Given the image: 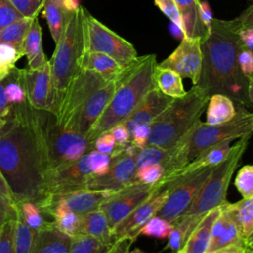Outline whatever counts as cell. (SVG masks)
<instances>
[{
  "label": "cell",
  "instance_id": "obj_1",
  "mask_svg": "<svg viewBox=\"0 0 253 253\" xmlns=\"http://www.w3.org/2000/svg\"><path fill=\"white\" fill-rule=\"evenodd\" d=\"M0 131V172L15 203L43 197L45 165L28 101L12 105Z\"/></svg>",
  "mask_w": 253,
  "mask_h": 253
},
{
  "label": "cell",
  "instance_id": "obj_2",
  "mask_svg": "<svg viewBox=\"0 0 253 253\" xmlns=\"http://www.w3.org/2000/svg\"><path fill=\"white\" fill-rule=\"evenodd\" d=\"M243 48L230 21L212 19L210 32L201 40L202 70L196 83L209 96L221 94L230 98L236 106L251 109L253 82L241 72L238 53Z\"/></svg>",
  "mask_w": 253,
  "mask_h": 253
},
{
  "label": "cell",
  "instance_id": "obj_3",
  "mask_svg": "<svg viewBox=\"0 0 253 253\" xmlns=\"http://www.w3.org/2000/svg\"><path fill=\"white\" fill-rule=\"evenodd\" d=\"M157 66L155 54L136 56L116 76V88L107 107L85 137L94 139L113 126L123 123L137 107L144 96L155 88L153 73Z\"/></svg>",
  "mask_w": 253,
  "mask_h": 253
},
{
  "label": "cell",
  "instance_id": "obj_4",
  "mask_svg": "<svg viewBox=\"0 0 253 253\" xmlns=\"http://www.w3.org/2000/svg\"><path fill=\"white\" fill-rule=\"evenodd\" d=\"M253 114L242 106H236L232 120L218 125H209L199 120L172 146V161L162 180L173 178L180 169L192 161L199 153L226 138H240L252 134Z\"/></svg>",
  "mask_w": 253,
  "mask_h": 253
},
{
  "label": "cell",
  "instance_id": "obj_5",
  "mask_svg": "<svg viewBox=\"0 0 253 253\" xmlns=\"http://www.w3.org/2000/svg\"><path fill=\"white\" fill-rule=\"evenodd\" d=\"M209 98L206 90L193 85L183 97L173 99L149 126L146 144L162 148L175 145L200 120Z\"/></svg>",
  "mask_w": 253,
  "mask_h": 253
},
{
  "label": "cell",
  "instance_id": "obj_6",
  "mask_svg": "<svg viewBox=\"0 0 253 253\" xmlns=\"http://www.w3.org/2000/svg\"><path fill=\"white\" fill-rule=\"evenodd\" d=\"M34 122L44 160L45 175L94 149L93 141L88 140L84 134L61 126L51 112L34 108Z\"/></svg>",
  "mask_w": 253,
  "mask_h": 253
},
{
  "label": "cell",
  "instance_id": "obj_7",
  "mask_svg": "<svg viewBox=\"0 0 253 253\" xmlns=\"http://www.w3.org/2000/svg\"><path fill=\"white\" fill-rule=\"evenodd\" d=\"M81 5L68 16L64 30L55 43V49L48 60L54 93L55 115L63 94L80 68L83 52V27Z\"/></svg>",
  "mask_w": 253,
  "mask_h": 253
},
{
  "label": "cell",
  "instance_id": "obj_8",
  "mask_svg": "<svg viewBox=\"0 0 253 253\" xmlns=\"http://www.w3.org/2000/svg\"><path fill=\"white\" fill-rule=\"evenodd\" d=\"M250 137L251 134L244 135L231 145L226 157L213 166L208 180L191 206L181 216L202 218L210 211L227 202L226 194L230 180L242 159Z\"/></svg>",
  "mask_w": 253,
  "mask_h": 253
},
{
  "label": "cell",
  "instance_id": "obj_9",
  "mask_svg": "<svg viewBox=\"0 0 253 253\" xmlns=\"http://www.w3.org/2000/svg\"><path fill=\"white\" fill-rule=\"evenodd\" d=\"M110 164V155L92 149L78 160L48 172L44 177L43 197L84 190L87 181L106 174Z\"/></svg>",
  "mask_w": 253,
  "mask_h": 253
},
{
  "label": "cell",
  "instance_id": "obj_10",
  "mask_svg": "<svg viewBox=\"0 0 253 253\" xmlns=\"http://www.w3.org/2000/svg\"><path fill=\"white\" fill-rule=\"evenodd\" d=\"M81 12L84 52L107 54L122 66L136 58L137 52L130 42L98 21L84 7H81Z\"/></svg>",
  "mask_w": 253,
  "mask_h": 253
},
{
  "label": "cell",
  "instance_id": "obj_11",
  "mask_svg": "<svg viewBox=\"0 0 253 253\" xmlns=\"http://www.w3.org/2000/svg\"><path fill=\"white\" fill-rule=\"evenodd\" d=\"M213 166L200 168L170 180L166 199L156 215L171 223L179 218L191 206L198 193L208 180Z\"/></svg>",
  "mask_w": 253,
  "mask_h": 253
},
{
  "label": "cell",
  "instance_id": "obj_12",
  "mask_svg": "<svg viewBox=\"0 0 253 253\" xmlns=\"http://www.w3.org/2000/svg\"><path fill=\"white\" fill-rule=\"evenodd\" d=\"M109 81L94 71L80 69L67 86L54 115L58 124L68 129L79 109L93 93Z\"/></svg>",
  "mask_w": 253,
  "mask_h": 253
},
{
  "label": "cell",
  "instance_id": "obj_13",
  "mask_svg": "<svg viewBox=\"0 0 253 253\" xmlns=\"http://www.w3.org/2000/svg\"><path fill=\"white\" fill-rule=\"evenodd\" d=\"M111 156V164L106 174L91 177L84 190L116 192L135 181L136 165L133 157L125 151V145L115 147Z\"/></svg>",
  "mask_w": 253,
  "mask_h": 253
},
{
  "label": "cell",
  "instance_id": "obj_14",
  "mask_svg": "<svg viewBox=\"0 0 253 253\" xmlns=\"http://www.w3.org/2000/svg\"><path fill=\"white\" fill-rule=\"evenodd\" d=\"M159 183L160 181L155 185H146L134 182L119 191L113 192L99 208L105 213L111 230L148 198Z\"/></svg>",
  "mask_w": 253,
  "mask_h": 253
},
{
  "label": "cell",
  "instance_id": "obj_15",
  "mask_svg": "<svg viewBox=\"0 0 253 253\" xmlns=\"http://www.w3.org/2000/svg\"><path fill=\"white\" fill-rule=\"evenodd\" d=\"M19 78L26 93L28 103L37 110L53 114L54 93L48 60L39 69L19 68Z\"/></svg>",
  "mask_w": 253,
  "mask_h": 253
},
{
  "label": "cell",
  "instance_id": "obj_16",
  "mask_svg": "<svg viewBox=\"0 0 253 253\" xmlns=\"http://www.w3.org/2000/svg\"><path fill=\"white\" fill-rule=\"evenodd\" d=\"M169 187V181L161 180L158 187L150 194V196L139 204L125 219H123L111 230L114 240L123 236H128L135 241L137 238L136 232L138 229L152 216L156 215L157 211L163 205Z\"/></svg>",
  "mask_w": 253,
  "mask_h": 253
},
{
  "label": "cell",
  "instance_id": "obj_17",
  "mask_svg": "<svg viewBox=\"0 0 253 253\" xmlns=\"http://www.w3.org/2000/svg\"><path fill=\"white\" fill-rule=\"evenodd\" d=\"M112 193L108 191L77 190L64 194L47 195L37 206L45 216L47 211L52 208H62L81 215L99 210L100 205Z\"/></svg>",
  "mask_w": 253,
  "mask_h": 253
},
{
  "label": "cell",
  "instance_id": "obj_18",
  "mask_svg": "<svg viewBox=\"0 0 253 253\" xmlns=\"http://www.w3.org/2000/svg\"><path fill=\"white\" fill-rule=\"evenodd\" d=\"M157 65L172 69L182 78H190L193 85H196L202 70L201 39L183 36L177 48Z\"/></svg>",
  "mask_w": 253,
  "mask_h": 253
},
{
  "label": "cell",
  "instance_id": "obj_19",
  "mask_svg": "<svg viewBox=\"0 0 253 253\" xmlns=\"http://www.w3.org/2000/svg\"><path fill=\"white\" fill-rule=\"evenodd\" d=\"M236 245L247 247L234 215L233 204L225 202L220 206L219 214L212 224L207 252Z\"/></svg>",
  "mask_w": 253,
  "mask_h": 253
},
{
  "label": "cell",
  "instance_id": "obj_20",
  "mask_svg": "<svg viewBox=\"0 0 253 253\" xmlns=\"http://www.w3.org/2000/svg\"><path fill=\"white\" fill-rule=\"evenodd\" d=\"M116 78V77H115ZM112 79L98 89L74 116L68 129L86 134L107 107L116 88V80Z\"/></svg>",
  "mask_w": 253,
  "mask_h": 253
},
{
  "label": "cell",
  "instance_id": "obj_21",
  "mask_svg": "<svg viewBox=\"0 0 253 253\" xmlns=\"http://www.w3.org/2000/svg\"><path fill=\"white\" fill-rule=\"evenodd\" d=\"M170 98L158 89L152 88L132 111V113L123 122L130 134L132 128L139 125H151L154 119L172 102ZM130 136V135H129Z\"/></svg>",
  "mask_w": 253,
  "mask_h": 253
},
{
  "label": "cell",
  "instance_id": "obj_22",
  "mask_svg": "<svg viewBox=\"0 0 253 253\" xmlns=\"http://www.w3.org/2000/svg\"><path fill=\"white\" fill-rule=\"evenodd\" d=\"M183 23V36L203 40L210 32V27L203 19L200 0H173Z\"/></svg>",
  "mask_w": 253,
  "mask_h": 253
},
{
  "label": "cell",
  "instance_id": "obj_23",
  "mask_svg": "<svg viewBox=\"0 0 253 253\" xmlns=\"http://www.w3.org/2000/svg\"><path fill=\"white\" fill-rule=\"evenodd\" d=\"M72 237L54 225L37 230L29 253H68Z\"/></svg>",
  "mask_w": 253,
  "mask_h": 253
},
{
  "label": "cell",
  "instance_id": "obj_24",
  "mask_svg": "<svg viewBox=\"0 0 253 253\" xmlns=\"http://www.w3.org/2000/svg\"><path fill=\"white\" fill-rule=\"evenodd\" d=\"M219 211L220 206L207 212L192 230L178 253H206L211 240V227Z\"/></svg>",
  "mask_w": 253,
  "mask_h": 253
},
{
  "label": "cell",
  "instance_id": "obj_25",
  "mask_svg": "<svg viewBox=\"0 0 253 253\" xmlns=\"http://www.w3.org/2000/svg\"><path fill=\"white\" fill-rule=\"evenodd\" d=\"M125 151L133 157L137 169L154 164H160L164 167V174L171 164L173 155L172 147L162 148L146 144L141 148H137L131 145L130 142L125 145Z\"/></svg>",
  "mask_w": 253,
  "mask_h": 253
},
{
  "label": "cell",
  "instance_id": "obj_26",
  "mask_svg": "<svg viewBox=\"0 0 253 253\" xmlns=\"http://www.w3.org/2000/svg\"><path fill=\"white\" fill-rule=\"evenodd\" d=\"M21 52L27 57L30 69H39L47 61L42 49V33L38 17L32 22L23 42Z\"/></svg>",
  "mask_w": 253,
  "mask_h": 253
},
{
  "label": "cell",
  "instance_id": "obj_27",
  "mask_svg": "<svg viewBox=\"0 0 253 253\" xmlns=\"http://www.w3.org/2000/svg\"><path fill=\"white\" fill-rule=\"evenodd\" d=\"M234 139H232V138H226V139H223V140L213 144L211 147L206 148L201 153H199L192 161H190L182 169H180L174 177L187 174L189 172L198 170L200 168L217 165L228 154L230 147H231V142Z\"/></svg>",
  "mask_w": 253,
  "mask_h": 253
},
{
  "label": "cell",
  "instance_id": "obj_28",
  "mask_svg": "<svg viewBox=\"0 0 253 253\" xmlns=\"http://www.w3.org/2000/svg\"><path fill=\"white\" fill-rule=\"evenodd\" d=\"M79 234L94 236L109 243L115 241L111 233L108 219L100 209L80 215L78 235Z\"/></svg>",
  "mask_w": 253,
  "mask_h": 253
},
{
  "label": "cell",
  "instance_id": "obj_29",
  "mask_svg": "<svg viewBox=\"0 0 253 253\" xmlns=\"http://www.w3.org/2000/svg\"><path fill=\"white\" fill-rule=\"evenodd\" d=\"M80 68L94 71L108 80L114 79L124 68L111 56L100 52H82Z\"/></svg>",
  "mask_w": 253,
  "mask_h": 253
},
{
  "label": "cell",
  "instance_id": "obj_30",
  "mask_svg": "<svg viewBox=\"0 0 253 253\" xmlns=\"http://www.w3.org/2000/svg\"><path fill=\"white\" fill-rule=\"evenodd\" d=\"M206 124L218 125L233 119L236 113L235 103L225 95L213 94L207 104Z\"/></svg>",
  "mask_w": 253,
  "mask_h": 253
},
{
  "label": "cell",
  "instance_id": "obj_31",
  "mask_svg": "<svg viewBox=\"0 0 253 253\" xmlns=\"http://www.w3.org/2000/svg\"><path fill=\"white\" fill-rule=\"evenodd\" d=\"M153 82L156 89L173 99L181 98L187 92L184 89L183 78L169 68H163L157 65L153 73Z\"/></svg>",
  "mask_w": 253,
  "mask_h": 253
},
{
  "label": "cell",
  "instance_id": "obj_32",
  "mask_svg": "<svg viewBox=\"0 0 253 253\" xmlns=\"http://www.w3.org/2000/svg\"><path fill=\"white\" fill-rule=\"evenodd\" d=\"M71 12L67 11L61 0H45L42 7V14L48 25L50 35L56 43L64 30L68 16Z\"/></svg>",
  "mask_w": 253,
  "mask_h": 253
},
{
  "label": "cell",
  "instance_id": "obj_33",
  "mask_svg": "<svg viewBox=\"0 0 253 253\" xmlns=\"http://www.w3.org/2000/svg\"><path fill=\"white\" fill-rule=\"evenodd\" d=\"M233 210L245 245L253 248V197L233 203Z\"/></svg>",
  "mask_w": 253,
  "mask_h": 253
},
{
  "label": "cell",
  "instance_id": "obj_34",
  "mask_svg": "<svg viewBox=\"0 0 253 253\" xmlns=\"http://www.w3.org/2000/svg\"><path fill=\"white\" fill-rule=\"evenodd\" d=\"M234 33L237 35L240 44L245 49H253V5L247 8L233 20H229Z\"/></svg>",
  "mask_w": 253,
  "mask_h": 253
},
{
  "label": "cell",
  "instance_id": "obj_35",
  "mask_svg": "<svg viewBox=\"0 0 253 253\" xmlns=\"http://www.w3.org/2000/svg\"><path fill=\"white\" fill-rule=\"evenodd\" d=\"M35 18H21L0 31V43L14 46L21 51L25 37Z\"/></svg>",
  "mask_w": 253,
  "mask_h": 253
},
{
  "label": "cell",
  "instance_id": "obj_36",
  "mask_svg": "<svg viewBox=\"0 0 253 253\" xmlns=\"http://www.w3.org/2000/svg\"><path fill=\"white\" fill-rule=\"evenodd\" d=\"M112 244L94 236L79 234L72 237L68 253H108Z\"/></svg>",
  "mask_w": 253,
  "mask_h": 253
},
{
  "label": "cell",
  "instance_id": "obj_37",
  "mask_svg": "<svg viewBox=\"0 0 253 253\" xmlns=\"http://www.w3.org/2000/svg\"><path fill=\"white\" fill-rule=\"evenodd\" d=\"M36 231L33 230L25 221L17 204V217L14 234L15 253H29Z\"/></svg>",
  "mask_w": 253,
  "mask_h": 253
},
{
  "label": "cell",
  "instance_id": "obj_38",
  "mask_svg": "<svg viewBox=\"0 0 253 253\" xmlns=\"http://www.w3.org/2000/svg\"><path fill=\"white\" fill-rule=\"evenodd\" d=\"M19 209L22 212V215L26 223L35 231L53 225L51 220H45L44 214L39 209L36 203L26 201L17 203Z\"/></svg>",
  "mask_w": 253,
  "mask_h": 253
},
{
  "label": "cell",
  "instance_id": "obj_39",
  "mask_svg": "<svg viewBox=\"0 0 253 253\" xmlns=\"http://www.w3.org/2000/svg\"><path fill=\"white\" fill-rule=\"evenodd\" d=\"M172 226L173 225L170 221L154 215L138 229L136 232V237L139 235H144L158 239H167L172 230Z\"/></svg>",
  "mask_w": 253,
  "mask_h": 253
},
{
  "label": "cell",
  "instance_id": "obj_40",
  "mask_svg": "<svg viewBox=\"0 0 253 253\" xmlns=\"http://www.w3.org/2000/svg\"><path fill=\"white\" fill-rule=\"evenodd\" d=\"M18 70L19 68L15 66L9 75L3 79L7 100L10 105H18L27 101L26 93L19 78Z\"/></svg>",
  "mask_w": 253,
  "mask_h": 253
},
{
  "label": "cell",
  "instance_id": "obj_41",
  "mask_svg": "<svg viewBox=\"0 0 253 253\" xmlns=\"http://www.w3.org/2000/svg\"><path fill=\"white\" fill-rule=\"evenodd\" d=\"M234 185L242 198L253 197V167L250 164L242 166L234 180Z\"/></svg>",
  "mask_w": 253,
  "mask_h": 253
},
{
  "label": "cell",
  "instance_id": "obj_42",
  "mask_svg": "<svg viewBox=\"0 0 253 253\" xmlns=\"http://www.w3.org/2000/svg\"><path fill=\"white\" fill-rule=\"evenodd\" d=\"M164 176V167L160 164L145 166L136 170L135 181L146 185H155L162 180Z\"/></svg>",
  "mask_w": 253,
  "mask_h": 253
},
{
  "label": "cell",
  "instance_id": "obj_43",
  "mask_svg": "<svg viewBox=\"0 0 253 253\" xmlns=\"http://www.w3.org/2000/svg\"><path fill=\"white\" fill-rule=\"evenodd\" d=\"M16 217L9 218L0 231V253H15L14 234Z\"/></svg>",
  "mask_w": 253,
  "mask_h": 253
},
{
  "label": "cell",
  "instance_id": "obj_44",
  "mask_svg": "<svg viewBox=\"0 0 253 253\" xmlns=\"http://www.w3.org/2000/svg\"><path fill=\"white\" fill-rule=\"evenodd\" d=\"M14 8L25 18H36L44 5L45 0H9Z\"/></svg>",
  "mask_w": 253,
  "mask_h": 253
},
{
  "label": "cell",
  "instance_id": "obj_45",
  "mask_svg": "<svg viewBox=\"0 0 253 253\" xmlns=\"http://www.w3.org/2000/svg\"><path fill=\"white\" fill-rule=\"evenodd\" d=\"M155 5L163 12V14L173 23L175 24L183 34V23L181 20V16L179 10L174 3L173 0H154Z\"/></svg>",
  "mask_w": 253,
  "mask_h": 253
},
{
  "label": "cell",
  "instance_id": "obj_46",
  "mask_svg": "<svg viewBox=\"0 0 253 253\" xmlns=\"http://www.w3.org/2000/svg\"><path fill=\"white\" fill-rule=\"evenodd\" d=\"M23 18L9 0H0V31L13 22Z\"/></svg>",
  "mask_w": 253,
  "mask_h": 253
},
{
  "label": "cell",
  "instance_id": "obj_47",
  "mask_svg": "<svg viewBox=\"0 0 253 253\" xmlns=\"http://www.w3.org/2000/svg\"><path fill=\"white\" fill-rule=\"evenodd\" d=\"M238 65L243 75L253 82V52L250 49L241 48L238 53Z\"/></svg>",
  "mask_w": 253,
  "mask_h": 253
},
{
  "label": "cell",
  "instance_id": "obj_48",
  "mask_svg": "<svg viewBox=\"0 0 253 253\" xmlns=\"http://www.w3.org/2000/svg\"><path fill=\"white\" fill-rule=\"evenodd\" d=\"M93 147L95 150L111 155L116 147V141L110 131H106L98 135L93 141Z\"/></svg>",
  "mask_w": 253,
  "mask_h": 253
},
{
  "label": "cell",
  "instance_id": "obj_49",
  "mask_svg": "<svg viewBox=\"0 0 253 253\" xmlns=\"http://www.w3.org/2000/svg\"><path fill=\"white\" fill-rule=\"evenodd\" d=\"M17 216V203L0 195V231L4 223L11 217Z\"/></svg>",
  "mask_w": 253,
  "mask_h": 253
},
{
  "label": "cell",
  "instance_id": "obj_50",
  "mask_svg": "<svg viewBox=\"0 0 253 253\" xmlns=\"http://www.w3.org/2000/svg\"><path fill=\"white\" fill-rule=\"evenodd\" d=\"M149 132V125H139L132 128L130 132V144L134 147L141 148L146 145Z\"/></svg>",
  "mask_w": 253,
  "mask_h": 253
},
{
  "label": "cell",
  "instance_id": "obj_51",
  "mask_svg": "<svg viewBox=\"0 0 253 253\" xmlns=\"http://www.w3.org/2000/svg\"><path fill=\"white\" fill-rule=\"evenodd\" d=\"M24 56L21 51L10 44L0 43V60L10 66H16V62Z\"/></svg>",
  "mask_w": 253,
  "mask_h": 253
},
{
  "label": "cell",
  "instance_id": "obj_52",
  "mask_svg": "<svg viewBox=\"0 0 253 253\" xmlns=\"http://www.w3.org/2000/svg\"><path fill=\"white\" fill-rule=\"evenodd\" d=\"M108 131H110V133L113 135L117 145H124L130 141L128 129L124 123H119L113 126Z\"/></svg>",
  "mask_w": 253,
  "mask_h": 253
},
{
  "label": "cell",
  "instance_id": "obj_53",
  "mask_svg": "<svg viewBox=\"0 0 253 253\" xmlns=\"http://www.w3.org/2000/svg\"><path fill=\"white\" fill-rule=\"evenodd\" d=\"M134 240L128 236H123L116 239L108 253H129L130 247Z\"/></svg>",
  "mask_w": 253,
  "mask_h": 253
},
{
  "label": "cell",
  "instance_id": "obj_54",
  "mask_svg": "<svg viewBox=\"0 0 253 253\" xmlns=\"http://www.w3.org/2000/svg\"><path fill=\"white\" fill-rule=\"evenodd\" d=\"M11 106L8 103L6 92H5V85L3 80H0V118L5 119L10 111H11Z\"/></svg>",
  "mask_w": 253,
  "mask_h": 253
},
{
  "label": "cell",
  "instance_id": "obj_55",
  "mask_svg": "<svg viewBox=\"0 0 253 253\" xmlns=\"http://www.w3.org/2000/svg\"><path fill=\"white\" fill-rule=\"evenodd\" d=\"M250 249H253V248H247L244 246L236 245V246H229L222 249L214 250L212 252H206V253H247V251Z\"/></svg>",
  "mask_w": 253,
  "mask_h": 253
},
{
  "label": "cell",
  "instance_id": "obj_56",
  "mask_svg": "<svg viewBox=\"0 0 253 253\" xmlns=\"http://www.w3.org/2000/svg\"><path fill=\"white\" fill-rule=\"evenodd\" d=\"M0 195H2L4 197L14 201L13 197H12V194L10 192V189H9V187H8L4 177H3V175L1 174V172H0Z\"/></svg>",
  "mask_w": 253,
  "mask_h": 253
},
{
  "label": "cell",
  "instance_id": "obj_57",
  "mask_svg": "<svg viewBox=\"0 0 253 253\" xmlns=\"http://www.w3.org/2000/svg\"><path fill=\"white\" fill-rule=\"evenodd\" d=\"M14 67L10 66V65L6 64L5 62H3L2 60H0V80L5 79L9 75V73L12 71V69Z\"/></svg>",
  "mask_w": 253,
  "mask_h": 253
},
{
  "label": "cell",
  "instance_id": "obj_58",
  "mask_svg": "<svg viewBox=\"0 0 253 253\" xmlns=\"http://www.w3.org/2000/svg\"><path fill=\"white\" fill-rule=\"evenodd\" d=\"M5 123H6V120H5V119H2V118H0V131H1L2 127L4 126Z\"/></svg>",
  "mask_w": 253,
  "mask_h": 253
},
{
  "label": "cell",
  "instance_id": "obj_59",
  "mask_svg": "<svg viewBox=\"0 0 253 253\" xmlns=\"http://www.w3.org/2000/svg\"><path fill=\"white\" fill-rule=\"evenodd\" d=\"M129 253H144V252H142L139 248H135L134 250H132V251H129Z\"/></svg>",
  "mask_w": 253,
  "mask_h": 253
},
{
  "label": "cell",
  "instance_id": "obj_60",
  "mask_svg": "<svg viewBox=\"0 0 253 253\" xmlns=\"http://www.w3.org/2000/svg\"><path fill=\"white\" fill-rule=\"evenodd\" d=\"M247 253H253V249H250L247 251Z\"/></svg>",
  "mask_w": 253,
  "mask_h": 253
}]
</instances>
